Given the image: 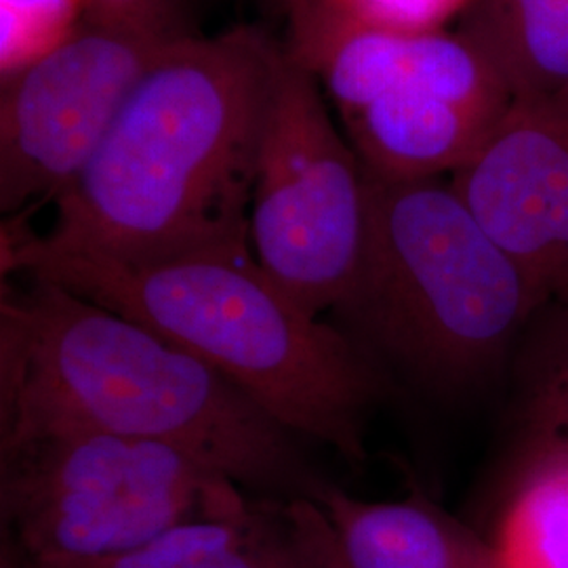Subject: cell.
<instances>
[{
	"mask_svg": "<svg viewBox=\"0 0 568 568\" xmlns=\"http://www.w3.org/2000/svg\"><path fill=\"white\" fill-rule=\"evenodd\" d=\"M281 53L246 28L169 44L61 192L51 230L23 236L44 251L116 260L251 244L257 150Z\"/></svg>",
	"mask_w": 568,
	"mask_h": 568,
	"instance_id": "1",
	"label": "cell"
},
{
	"mask_svg": "<svg viewBox=\"0 0 568 568\" xmlns=\"http://www.w3.org/2000/svg\"><path fill=\"white\" fill-rule=\"evenodd\" d=\"M89 427L183 448L253 495L318 499L297 434L220 373L60 284L2 283L0 438Z\"/></svg>",
	"mask_w": 568,
	"mask_h": 568,
	"instance_id": "2",
	"label": "cell"
},
{
	"mask_svg": "<svg viewBox=\"0 0 568 568\" xmlns=\"http://www.w3.org/2000/svg\"><path fill=\"white\" fill-rule=\"evenodd\" d=\"M2 272L60 284L145 326L293 434L349 464L365 462L366 417L386 394L384 368L339 326L305 312L251 244L116 260L44 251L9 227Z\"/></svg>",
	"mask_w": 568,
	"mask_h": 568,
	"instance_id": "3",
	"label": "cell"
},
{
	"mask_svg": "<svg viewBox=\"0 0 568 568\" xmlns=\"http://www.w3.org/2000/svg\"><path fill=\"white\" fill-rule=\"evenodd\" d=\"M365 175V255L339 328L432 392L483 386L546 295L450 183Z\"/></svg>",
	"mask_w": 568,
	"mask_h": 568,
	"instance_id": "4",
	"label": "cell"
},
{
	"mask_svg": "<svg viewBox=\"0 0 568 568\" xmlns=\"http://www.w3.org/2000/svg\"><path fill=\"white\" fill-rule=\"evenodd\" d=\"M248 490L161 440L89 427L0 438L4 546L23 567L93 562L241 508Z\"/></svg>",
	"mask_w": 568,
	"mask_h": 568,
	"instance_id": "5",
	"label": "cell"
},
{
	"mask_svg": "<svg viewBox=\"0 0 568 568\" xmlns=\"http://www.w3.org/2000/svg\"><path fill=\"white\" fill-rule=\"evenodd\" d=\"M321 82L286 51L257 150L248 239L257 262L312 316L356 283L366 243L365 166Z\"/></svg>",
	"mask_w": 568,
	"mask_h": 568,
	"instance_id": "6",
	"label": "cell"
},
{
	"mask_svg": "<svg viewBox=\"0 0 568 568\" xmlns=\"http://www.w3.org/2000/svg\"><path fill=\"white\" fill-rule=\"evenodd\" d=\"M182 37L161 11L122 23L84 21L55 51L2 82V213L58 201L148 68Z\"/></svg>",
	"mask_w": 568,
	"mask_h": 568,
	"instance_id": "7",
	"label": "cell"
},
{
	"mask_svg": "<svg viewBox=\"0 0 568 568\" xmlns=\"http://www.w3.org/2000/svg\"><path fill=\"white\" fill-rule=\"evenodd\" d=\"M450 185L548 302H568V89L516 98Z\"/></svg>",
	"mask_w": 568,
	"mask_h": 568,
	"instance_id": "8",
	"label": "cell"
},
{
	"mask_svg": "<svg viewBox=\"0 0 568 568\" xmlns=\"http://www.w3.org/2000/svg\"><path fill=\"white\" fill-rule=\"evenodd\" d=\"M321 82L339 114L387 95L514 102L487 55L466 34H410L347 20L323 0H302L286 51Z\"/></svg>",
	"mask_w": 568,
	"mask_h": 568,
	"instance_id": "9",
	"label": "cell"
},
{
	"mask_svg": "<svg viewBox=\"0 0 568 568\" xmlns=\"http://www.w3.org/2000/svg\"><path fill=\"white\" fill-rule=\"evenodd\" d=\"M21 568H347V565L335 528L316 499L251 493L241 508L171 528L152 544L129 554L93 562L21 565Z\"/></svg>",
	"mask_w": 568,
	"mask_h": 568,
	"instance_id": "10",
	"label": "cell"
},
{
	"mask_svg": "<svg viewBox=\"0 0 568 568\" xmlns=\"http://www.w3.org/2000/svg\"><path fill=\"white\" fill-rule=\"evenodd\" d=\"M501 103L445 95H387L342 114L366 171L387 180L455 175L506 114Z\"/></svg>",
	"mask_w": 568,
	"mask_h": 568,
	"instance_id": "11",
	"label": "cell"
},
{
	"mask_svg": "<svg viewBox=\"0 0 568 568\" xmlns=\"http://www.w3.org/2000/svg\"><path fill=\"white\" fill-rule=\"evenodd\" d=\"M347 568H504L485 541L419 490L403 501H363L326 485L316 499Z\"/></svg>",
	"mask_w": 568,
	"mask_h": 568,
	"instance_id": "12",
	"label": "cell"
},
{
	"mask_svg": "<svg viewBox=\"0 0 568 568\" xmlns=\"http://www.w3.org/2000/svg\"><path fill=\"white\" fill-rule=\"evenodd\" d=\"M464 34L514 100L568 89V0H471Z\"/></svg>",
	"mask_w": 568,
	"mask_h": 568,
	"instance_id": "13",
	"label": "cell"
},
{
	"mask_svg": "<svg viewBox=\"0 0 568 568\" xmlns=\"http://www.w3.org/2000/svg\"><path fill=\"white\" fill-rule=\"evenodd\" d=\"M523 339L520 415L532 457L568 459V302L544 305Z\"/></svg>",
	"mask_w": 568,
	"mask_h": 568,
	"instance_id": "14",
	"label": "cell"
},
{
	"mask_svg": "<svg viewBox=\"0 0 568 568\" xmlns=\"http://www.w3.org/2000/svg\"><path fill=\"white\" fill-rule=\"evenodd\" d=\"M493 544L504 568H568V459H532Z\"/></svg>",
	"mask_w": 568,
	"mask_h": 568,
	"instance_id": "15",
	"label": "cell"
},
{
	"mask_svg": "<svg viewBox=\"0 0 568 568\" xmlns=\"http://www.w3.org/2000/svg\"><path fill=\"white\" fill-rule=\"evenodd\" d=\"M87 0H0L2 81L55 51L81 26Z\"/></svg>",
	"mask_w": 568,
	"mask_h": 568,
	"instance_id": "16",
	"label": "cell"
},
{
	"mask_svg": "<svg viewBox=\"0 0 568 568\" xmlns=\"http://www.w3.org/2000/svg\"><path fill=\"white\" fill-rule=\"evenodd\" d=\"M347 20L394 32L429 34L467 13L471 0H323Z\"/></svg>",
	"mask_w": 568,
	"mask_h": 568,
	"instance_id": "17",
	"label": "cell"
},
{
	"mask_svg": "<svg viewBox=\"0 0 568 568\" xmlns=\"http://www.w3.org/2000/svg\"><path fill=\"white\" fill-rule=\"evenodd\" d=\"M161 11V0H87V21L122 23Z\"/></svg>",
	"mask_w": 568,
	"mask_h": 568,
	"instance_id": "18",
	"label": "cell"
},
{
	"mask_svg": "<svg viewBox=\"0 0 568 568\" xmlns=\"http://www.w3.org/2000/svg\"><path fill=\"white\" fill-rule=\"evenodd\" d=\"M0 568H21L16 554L7 546H2V560H0Z\"/></svg>",
	"mask_w": 568,
	"mask_h": 568,
	"instance_id": "19",
	"label": "cell"
}]
</instances>
